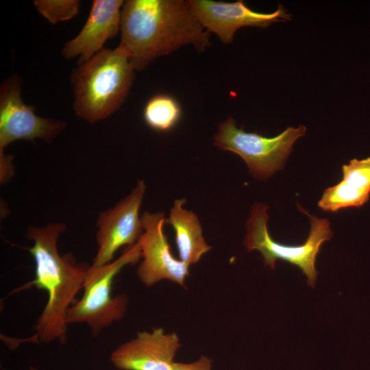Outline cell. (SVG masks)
Returning <instances> with one entry per match:
<instances>
[{
  "label": "cell",
  "instance_id": "4",
  "mask_svg": "<svg viewBox=\"0 0 370 370\" xmlns=\"http://www.w3.org/2000/svg\"><path fill=\"white\" fill-rule=\"evenodd\" d=\"M141 258L139 243L127 246L115 260L104 265L90 266L84 280V293L69 309L66 323H85L92 334L97 336L105 328L123 317L128 299L123 294L112 296V284L116 276L128 264Z\"/></svg>",
  "mask_w": 370,
  "mask_h": 370
},
{
  "label": "cell",
  "instance_id": "6",
  "mask_svg": "<svg viewBox=\"0 0 370 370\" xmlns=\"http://www.w3.org/2000/svg\"><path fill=\"white\" fill-rule=\"evenodd\" d=\"M306 132L304 125L288 127L276 136L268 138L245 132L237 127L233 118L229 117L218 125L214 144L223 151L238 154L245 162L251 175L266 180L284 166L293 151V145Z\"/></svg>",
  "mask_w": 370,
  "mask_h": 370
},
{
  "label": "cell",
  "instance_id": "16",
  "mask_svg": "<svg viewBox=\"0 0 370 370\" xmlns=\"http://www.w3.org/2000/svg\"><path fill=\"white\" fill-rule=\"evenodd\" d=\"M34 4L38 12L54 25L75 17L81 3L79 0H35Z\"/></svg>",
  "mask_w": 370,
  "mask_h": 370
},
{
  "label": "cell",
  "instance_id": "12",
  "mask_svg": "<svg viewBox=\"0 0 370 370\" xmlns=\"http://www.w3.org/2000/svg\"><path fill=\"white\" fill-rule=\"evenodd\" d=\"M123 0H94L88 18L79 34L64 44L61 53L67 60L77 58V64L90 60L114 38L121 29Z\"/></svg>",
  "mask_w": 370,
  "mask_h": 370
},
{
  "label": "cell",
  "instance_id": "14",
  "mask_svg": "<svg viewBox=\"0 0 370 370\" xmlns=\"http://www.w3.org/2000/svg\"><path fill=\"white\" fill-rule=\"evenodd\" d=\"M184 198L175 200L165 224L172 226L180 260L190 266L198 262L204 254L211 249L203 236L197 216L183 208Z\"/></svg>",
  "mask_w": 370,
  "mask_h": 370
},
{
  "label": "cell",
  "instance_id": "10",
  "mask_svg": "<svg viewBox=\"0 0 370 370\" xmlns=\"http://www.w3.org/2000/svg\"><path fill=\"white\" fill-rule=\"evenodd\" d=\"M189 2L200 24L225 44L232 42L235 32L242 27H266L274 22L291 20V14L282 5L273 12L262 13L254 11L241 0L235 2L190 0Z\"/></svg>",
  "mask_w": 370,
  "mask_h": 370
},
{
  "label": "cell",
  "instance_id": "1",
  "mask_svg": "<svg viewBox=\"0 0 370 370\" xmlns=\"http://www.w3.org/2000/svg\"><path fill=\"white\" fill-rule=\"evenodd\" d=\"M121 42L135 71L156 58L192 45L199 52L210 45V33L195 16L189 1L127 0L121 10Z\"/></svg>",
  "mask_w": 370,
  "mask_h": 370
},
{
  "label": "cell",
  "instance_id": "7",
  "mask_svg": "<svg viewBox=\"0 0 370 370\" xmlns=\"http://www.w3.org/2000/svg\"><path fill=\"white\" fill-rule=\"evenodd\" d=\"M21 86V78L14 74L0 87V156L16 140L41 139L51 143L66 127L62 120L36 115L34 107L23 101Z\"/></svg>",
  "mask_w": 370,
  "mask_h": 370
},
{
  "label": "cell",
  "instance_id": "18",
  "mask_svg": "<svg viewBox=\"0 0 370 370\" xmlns=\"http://www.w3.org/2000/svg\"><path fill=\"white\" fill-rule=\"evenodd\" d=\"M29 370H38V369L37 368H36V367H32V366H30V367H29Z\"/></svg>",
  "mask_w": 370,
  "mask_h": 370
},
{
  "label": "cell",
  "instance_id": "5",
  "mask_svg": "<svg viewBox=\"0 0 370 370\" xmlns=\"http://www.w3.org/2000/svg\"><path fill=\"white\" fill-rule=\"evenodd\" d=\"M268 208L266 204L258 203L251 209L244 241L247 251H259L265 264L271 269L275 268L278 259L298 267L306 276L308 284L314 287L318 273L314 266L316 257L321 245L332 236L329 220L311 215L298 205V209L310 219V233L304 243L287 245L276 242L270 236L267 227Z\"/></svg>",
  "mask_w": 370,
  "mask_h": 370
},
{
  "label": "cell",
  "instance_id": "3",
  "mask_svg": "<svg viewBox=\"0 0 370 370\" xmlns=\"http://www.w3.org/2000/svg\"><path fill=\"white\" fill-rule=\"evenodd\" d=\"M127 50L103 48L71 74L75 114L90 123L107 119L124 103L134 79Z\"/></svg>",
  "mask_w": 370,
  "mask_h": 370
},
{
  "label": "cell",
  "instance_id": "9",
  "mask_svg": "<svg viewBox=\"0 0 370 370\" xmlns=\"http://www.w3.org/2000/svg\"><path fill=\"white\" fill-rule=\"evenodd\" d=\"M140 218L144 232L138 241L143 258L136 271L138 279L147 286L164 280L184 285L190 266L171 252L163 230L164 212H144Z\"/></svg>",
  "mask_w": 370,
  "mask_h": 370
},
{
  "label": "cell",
  "instance_id": "2",
  "mask_svg": "<svg viewBox=\"0 0 370 370\" xmlns=\"http://www.w3.org/2000/svg\"><path fill=\"white\" fill-rule=\"evenodd\" d=\"M65 230L62 223H50L44 227L30 226L27 231V238L34 243L28 250L35 262L36 274L21 289L34 286L47 293V304L35 328L36 341L41 343H66L67 312L83 288L90 267L78 263L71 254H60L58 241Z\"/></svg>",
  "mask_w": 370,
  "mask_h": 370
},
{
  "label": "cell",
  "instance_id": "11",
  "mask_svg": "<svg viewBox=\"0 0 370 370\" xmlns=\"http://www.w3.org/2000/svg\"><path fill=\"white\" fill-rule=\"evenodd\" d=\"M180 346L175 333L154 328L138 332L135 338L120 345L110 359L120 370H170Z\"/></svg>",
  "mask_w": 370,
  "mask_h": 370
},
{
  "label": "cell",
  "instance_id": "13",
  "mask_svg": "<svg viewBox=\"0 0 370 370\" xmlns=\"http://www.w3.org/2000/svg\"><path fill=\"white\" fill-rule=\"evenodd\" d=\"M343 178L337 184L326 188L318 206L328 212L342 208H359L370 196V157L354 158L342 166Z\"/></svg>",
  "mask_w": 370,
  "mask_h": 370
},
{
  "label": "cell",
  "instance_id": "15",
  "mask_svg": "<svg viewBox=\"0 0 370 370\" xmlns=\"http://www.w3.org/2000/svg\"><path fill=\"white\" fill-rule=\"evenodd\" d=\"M182 114L177 100L166 94H158L151 97L143 110L145 123L158 132H167L179 122Z\"/></svg>",
  "mask_w": 370,
  "mask_h": 370
},
{
  "label": "cell",
  "instance_id": "8",
  "mask_svg": "<svg viewBox=\"0 0 370 370\" xmlns=\"http://www.w3.org/2000/svg\"><path fill=\"white\" fill-rule=\"evenodd\" d=\"M145 191V182L138 180L130 195L113 207L100 212L96 221L98 249L92 267H100L113 261L121 247L138 242L144 232L139 211Z\"/></svg>",
  "mask_w": 370,
  "mask_h": 370
},
{
  "label": "cell",
  "instance_id": "17",
  "mask_svg": "<svg viewBox=\"0 0 370 370\" xmlns=\"http://www.w3.org/2000/svg\"><path fill=\"white\" fill-rule=\"evenodd\" d=\"M212 360L206 356H200L192 362L183 363L175 362L170 370H211Z\"/></svg>",
  "mask_w": 370,
  "mask_h": 370
}]
</instances>
